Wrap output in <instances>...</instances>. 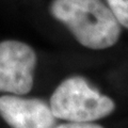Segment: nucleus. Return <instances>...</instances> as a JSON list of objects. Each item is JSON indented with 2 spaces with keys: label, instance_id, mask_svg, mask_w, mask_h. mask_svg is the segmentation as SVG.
Listing matches in <instances>:
<instances>
[{
  "label": "nucleus",
  "instance_id": "obj_4",
  "mask_svg": "<svg viewBox=\"0 0 128 128\" xmlns=\"http://www.w3.org/2000/svg\"><path fill=\"white\" fill-rule=\"evenodd\" d=\"M0 116L11 128H54L57 124L45 100L14 94L0 97Z\"/></svg>",
  "mask_w": 128,
  "mask_h": 128
},
{
  "label": "nucleus",
  "instance_id": "obj_3",
  "mask_svg": "<svg viewBox=\"0 0 128 128\" xmlns=\"http://www.w3.org/2000/svg\"><path fill=\"white\" fill-rule=\"evenodd\" d=\"M38 57L30 45L6 40L0 42V92L25 95L31 91Z\"/></svg>",
  "mask_w": 128,
  "mask_h": 128
},
{
  "label": "nucleus",
  "instance_id": "obj_6",
  "mask_svg": "<svg viewBox=\"0 0 128 128\" xmlns=\"http://www.w3.org/2000/svg\"><path fill=\"white\" fill-rule=\"evenodd\" d=\"M54 128H104L102 126L98 125V124H94L92 122L89 123H74L68 122L66 124H62V125L54 126Z\"/></svg>",
  "mask_w": 128,
  "mask_h": 128
},
{
  "label": "nucleus",
  "instance_id": "obj_5",
  "mask_svg": "<svg viewBox=\"0 0 128 128\" xmlns=\"http://www.w3.org/2000/svg\"><path fill=\"white\" fill-rule=\"evenodd\" d=\"M120 25L128 29V0H106Z\"/></svg>",
  "mask_w": 128,
  "mask_h": 128
},
{
  "label": "nucleus",
  "instance_id": "obj_1",
  "mask_svg": "<svg viewBox=\"0 0 128 128\" xmlns=\"http://www.w3.org/2000/svg\"><path fill=\"white\" fill-rule=\"evenodd\" d=\"M49 12L89 49L110 48L121 36L122 26L102 0H52Z\"/></svg>",
  "mask_w": 128,
  "mask_h": 128
},
{
  "label": "nucleus",
  "instance_id": "obj_2",
  "mask_svg": "<svg viewBox=\"0 0 128 128\" xmlns=\"http://www.w3.org/2000/svg\"><path fill=\"white\" fill-rule=\"evenodd\" d=\"M57 118L74 123L95 122L110 115L115 102L93 88L86 78L72 76L54 91L49 102Z\"/></svg>",
  "mask_w": 128,
  "mask_h": 128
}]
</instances>
